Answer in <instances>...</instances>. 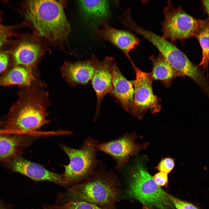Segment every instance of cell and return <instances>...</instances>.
Returning <instances> with one entry per match:
<instances>
[{
	"mask_svg": "<svg viewBox=\"0 0 209 209\" xmlns=\"http://www.w3.org/2000/svg\"><path fill=\"white\" fill-rule=\"evenodd\" d=\"M38 83L21 87L3 121L5 129L14 134L31 135L49 122V94Z\"/></svg>",
	"mask_w": 209,
	"mask_h": 209,
	"instance_id": "cell-1",
	"label": "cell"
},
{
	"mask_svg": "<svg viewBox=\"0 0 209 209\" xmlns=\"http://www.w3.org/2000/svg\"><path fill=\"white\" fill-rule=\"evenodd\" d=\"M25 19L40 37L55 44H62L70 31L62 4L55 0H28L23 4Z\"/></svg>",
	"mask_w": 209,
	"mask_h": 209,
	"instance_id": "cell-2",
	"label": "cell"
},
{
	"mask_svg": "<svg viewBox=\"0 0 209 209\" xmlns=\"http://www.w3.org/2000/svg\"><path fill=\"white\" fill-rule=\"evenodd\" d=\"M123 25L139 34L154 45L166 60L178 72L180 76L188 77L195 83L203 78V72L192 63L175 45L154 33L138 25L130 16L126 18Z\"/></svg>",
	"mask_w": 209,
	"mask_h": 209,
	"instance_id": "cell-3",
	"label": "cell"
},
{
	"mask_svg": "<svg viewBox=\"0 0 209 209\" xmlns=\"http://www.w3.org/2000/svg\"><path fill=\"white\" fill-rule=\"evenodd\" d=\"M118 190L113 180L106 174H99L69 188L59 195L63 203L84 201L97 206H107L115 202Z\"/></svg>",
	"mask_w": 209,
	"mask_h": 209,
	"instance_id": "cell-4",
	"label": "cell"
},
{
	"mask_svg": "<svg viewBox=\"0 0 209 209\" xmlns=\"http://www.w3.org/2000/svg\"><path fill=\"white\" fill-rule=\"evenodd\" d=\"M128 194L151 208L176 209L170 200L168 194L154 182L142 163L132 169Z\"/></svg>",
	"mask_w": 209,
	"mask_h": 209,
	"instance_id": "cell-5",
	"label": "cell"
},
{
	"mask_svg": "<svg viewBox=\"0 0 209 209\" xmlns=\"http://www.w3.org/2000/svg\"><path fill=\"white\" fill-rule=\"evenodd\" d=\"M97 140L89 136L83 142L81 147L75 149L61 144L69 157L70 162L63 165V174L68 185L79 182L88 176L101 164L97 158Z\"/></svg>",
	"mask_w": 209,
	"mask_h": 209,
	"instance_id": "cell-6",
	"label": "cell"
},
{
	"mask_svg": "<svg viewBox=\"0 0 209 209\" xmlns=\"http://www.w3.org/2000/svg\"><path fill=\"white\" fill-rule=\"evenodd\" d=\"M163 10L164 19L162 23V36L172 41H183L195 37L203 20L196 19L187 13L181 8L173 6L170 1Z\"/></svg>",
	"mask_w": 209,
	"mask_h": 209,
	"instance_id": "cell-7",
	"label": "cell"
},
{
	"mask_svg": "<svg viewBox=\"0 0 209 209\" xmlns=\"http://www.w3.org/2000/svg\"><path fill=\"white\" fill-rule=\"evenodd\" d=\"M135 71L136 79L133 81L134 89L133 102L131 114L139 119L149 110L152 113L159 111L160 99L153 93V80L150 73L141 70L131 62Z\"/></svg>",
	"mask_w": 209,
	"mask_h": 209,
	"instance_id": "cell-8",
	"label": "cell"
},
{
	"mask_svg": "<svg viewBox=\"0 0 209 209\" xmlns=\"http://www.w3.org/2000/svg\"><path fill=\"white\" fill-rule=\"evenodd\" d=\"M138 136L134 132L125 133L121 137L97 145V150L111 156L116 162L115 168L120 169L127 163L129 158L135 156L142 149H145L147 144L135 143Z\"/></svg>",
	"mask_w": 209,
	"mask_h": 209,
	"instance_id": "cell-9",
	"label": "cell"
},
{
	"mask_svg": "<svg viewBox=\"0 0 209 209\" xmlns=\"http://www.w3.org/2000/svg\"><path fill=\"white\" fill-rule=\"evenodd\" d=\"M115 61L111 57L107 56L102 61L96 57L95 70L91 81L97 99L93 121L96 120L99 113L103 98L108 93L111 94L112 91V69Z\"/></svg>",
	"mask_w": 209,
	"mask_h": 209,
	"instance_id": "cell-10",
	"label": "cell"
},
{
	"mask_svg": "<svg viewBox=\"0 0 209 209\" xmlns=\"http://www.w3.org/2000/svg\"><path fill=\"white\" fill-rule=\"evenodd\" d=\"M7 162L12 170L34 181H48L62 186L68 185L63 174L51 171L42 165L28 160L21 156L11 159Z\"/></svg>",
	"mask_w": 209,
	"mask_h": 209,
	"instance_id": "cell-11",
	"label": "cell"
},
{
	"mask_svg": "<svg viewBox=\"0 0 209 209\" xmlns=\"http://www.w3.org/2000/svg\"><path fill=\"white\" fill-rule=\"evenodd\" d=\"M42 45L35 37L26 36L21 39L13 53L14 66L33 70L44 53Z\"/></svg>",
	"mask_w": 209,
	"mask_h": 209,
	"instance_id": "cell-12",
	"label": "cell"
},
{
	"mask_svg": "<svg viewBox=\"0 0 209 209\" xmlns=\"http://www.w3.org/2000/svg\"><path fill=\"white\" fill-rule=\"evenodd\" d=\"M96 30V33L102 40H107L117 47L130 61V51L140 43V40L132 33L115 28L107 21L101 23Z\"/></svg>",
	"mask_w": 209,
	"mask_h": 209,
	"instance_id": "cell-13",
	"label": "cell"
},
{
	"mask_svg": "<svg viewBox=\"0 0 209 209\" xmlns=\"http://www.w3.org/2000/svg\"><path fill=\"white\" fill-rule=\"evenodd\" d=\"M96 57L74 62H66L60 69L63 78L70 85H86L91 81L95 68Z\"/></svg>",
	"mask_w": 209,
	"mask_h": 209,
	"instance_id": "cell-14",
	"label": "cell"
},
{
	"mask_svg": "<svg viewBox=\"0 0 209 209\" xmlns=\"http://www.w3.org/2000/svg\"><path fill=\"white\" fill-rule=\"evenodd\" d=\"M113 89L110 94L126 111L131 113L134 93L133 81L127 80L115 61L112 69Z\"/></svg>",
	"mask_w": 209,
	"mask_h": 209,
	"instance_id": "cell-15",
	"label": "cell"
},
{
	"mask_svg": "<svg viewBox=\"0 0 209 209\" xmlns=\"http://www.w3.org/2000/svg\"><path fill=\"white\" fill-rule=\"evenodd\" d=\"M30 135L0 134V161L8 162L20 156L24 149L32 142Z\"/></svg>",
	"mask_w": 209,
	"mask_h": 209,
	"instance_id": "cell-16",
	"label": "cell"
},
{
	"mask_svg": "<svg viewBox=\"0 0 209 209\" xmlns=\"http://www.w3.org/2000/svg\"><path fill=\"white\" fill-rule=\"evenodd\" d=\"M79 4L85 19L98 24L107 21L110 14V3L107 0H81Z\"/></svg>",
	"mask_w": 209,
	"mask_h": 209,
	"instance_id": "cell-17",
	"label": "cell"
},
{
	"mask_svg": "<svg viewBox=\"0 0 209 209\" xmlns=\"http://www.w3.org/2000/svg\"><path fill=\"white\" fill-rule=\"evenodd\" d=\"M33 70L22 66H14L0 76V87L11 85L30 87L36 80Z\"/></svg>",
	"mask_w": 209,
	"mask_h": 209,
	"instance_id": "cell-18",
	"label": "cell"
},
{
	"mask_svg": "<svg viewBox=\"0 0 209 209\" xmlns=\"http://www.w3.org/2000/svg\"><path fill=\"white\" fill-rule=\"evenodd\" d=\"M149 58L153 64L152 71L150 73L153 80H160L168 87L174 78L180 76L178 72L160 53L157 57L151 55Z\"/></svg>",
	"mask_w": 209,
	"mask_h": 209,
	"instance_id": "cell-19",
	"label": "cell"
},
{
	"mask_svg": "<svg viewBox=\"0 0 209 209\" xmlns=\"http://www.w3.org/2000/svg\"><path fill=\"white\" fill-rule=\"evenodd\" d=\"M195 37L198 40L202 50V60L199 66H202V69L207 73L208 78L209 63V20H203Z\"/></svg>",
	"mask_w": 209,
	"mask_h": 209,
	"instance_id": "cell-20",
	"label": "cell"
},
{
	"mask_svg": "<svg viewBox=\"0 0 209 209\" xmlns=\"http://www.w3.org/2000/svg\"><path fill=\"white\" fill-rule=\"evenodd\" d=\"M45 209H105L96 205L84 201H75L62 205L47 207Z\"/></svg>",
	"mask_w": 209,
	"mask_h": 209,
	"instance_id": "cell-21",
	"label": "cell"
},
{
	"mask_svg": "<svg viewBox=\"0 0 209 209\" xmlns=\"http://www.w3.org/2000/svg\"><path fill=\"white\" fill-rule=\"evenodd\" d=\"M168 196L176 209H200L192 203L180 199L169 194Z\"/></svg>",
	"mask_w": 209,
	"mask_h": 209,
	"instance_id": "cell-22",
	"label": "cell"
},
{
	"mask_svg": "<svg viewBox=\"0 0 209 209\" xmlns=\"http://www.w3.org/2000/svg\"><path fill=\"white\" fill-rule=\"evenodd\" d=\"M174 166V160L170 157H166L161 160L156 169L160 172L168 174L173 170Z\"/></svg>",
	"mask_w": 209,
	"mask_h": 209,
	"instance_id": "cell-23",
	"label": "cell"
},
{
	"mask_svg": "<svg viewBox=\"0 0 209 209\" xmlns=\"http://www.w3.org/2000/svg\"><path fill=\"white\" fill-rule=\"evenodd\" d=\"M12 34L11 28L0 25V48L7 42Z\"/></svg>",
	"mask_w": 209,
	"mask_h": 209,
	"instance_id": "cell-24",
	"label": "cell"
},
{
	"mask_svg": "<svg viewBox=\"0 0 209 209\" xmlns=\"http://www.w3.org/2000/svg\"><path fill=\"white\" fill-rule=\"evenodd\" d=\"M167 174L160 172L155 174L153 179L156 184L159 187L167 186L168 183Z\"/></svg>",
	"mask_w": 209,
	"mask_h": 209,
	"instance_id": "cell-25",
	"label": "cell"
},
{
	"mask_svg": "<svg viewBox=\"0 0 209 209\" xmlns=\"http://www.w3.org/2000/svg\"><path fill=\"white\" fill-rule=\"evenodd\" d=\"M9 61V56L7 53L0 52V74L4 73L7 70Z\"/></svg>",
	"mask_w": 209,
	"mask_h": 209,
	"instance_id": "cell-26",
	"label": "cell"
},
{
	"mask_svg": "<svg viewBox=\"0 0 209 209\" xmlns=\"http://www.w3.org/2000/svg\"><path fill=\"white\" fill-rule=\"evenodd\" d=\"M203 5L209 17V0L202 1Z\"/></svg>",
	"mask_w": 209,
	"mask_h": 209,
	"instance_id": "cell-27",
	"label": "cell"
},
{
	"mask_svg": "<svg viewBox=\"0 0 209 209\" xmlns=\"http://www.w3.org/2000/svg\"><path fill=\"white\" fill-rule=\"evenodd\" d=\"M151 208L145 205H143V209H151Z\"/></svg>",
	"mask_w": 209,
	"mask_h": 209,
	"instance_id": "cell-28",
	"label": "cell"
},
{
	"mask_svg": "<svg viewBox=\"0 0 209 209\" xmlns=\"http://www.w3.org/2000/svg\"><path fill=\"white\" fill-rule=\"evenodd\" d=\"M2 21V14L0 12V25L1 24V23Z\"/></svg>",
	"mask_w": 209,
	"mask_h": 209,
	"instance_id": "cell-29",
	"label": "cell"
},
{
	"mask_svg": "<svg viewBox=\"0 0 209 209\" xmlns=\"http://www.w3.org/2000/svg\"><path fill=\"white\" fill-rule=\"evenodd\" d=\"M3 122L1 121L0 120V125H1L2 124H3Z\"/></svg>",
	"mask_w": 209,
	"mask_h": 209,
	"instance_id": "cell-30",
	"label": "cell"
},
{
	"mask_svg": "<svg viewBox=\"0 0 209 209\" xmlns=\"http://www.w3.org/2000/svg\"><path fill=\"white\" fill-rule=\"evenodd\" d=\"M0 209H3V208L0 205Z\"/></svg>",
	"mask_w": 209,
	"mask_h": 209,
	"instance_id": "cell-31",
	"label": "cell"
}]
</instances>
